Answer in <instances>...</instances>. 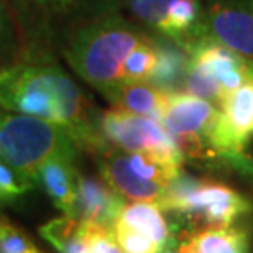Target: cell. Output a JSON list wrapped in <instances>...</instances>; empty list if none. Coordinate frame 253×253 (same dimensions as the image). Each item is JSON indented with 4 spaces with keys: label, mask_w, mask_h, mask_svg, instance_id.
<instances>
[{
    "label": "cell",
    "mask_w": 253,
    "mask_h": 253,
    "mask_svg": "<svg viewBox=\"0 0 253 253\" xmlns=\"http://www.w3.org/2000/svg\"><path fill=\"white\" fill-rule=\"evenodd\" d=\"M0 107L64 126L79 150L109 148L85 95L56 64L20 63L0 69Z\"/></svg>",
    "instance_id": "1"
},
{
    "label": "cell",
    "mask_w": 253,
    "mask_h": 253,
    "mask_svg": "<svg viewBox=\"0 0 253 253\" xmlns=\"http://www.w3.org/2000/svg\"><path fill=\"white\" fill-rule=\"evenodd\" d=\"M161 124L194 165L207 169H234L253 183L249 145L234 135L219 107L189 94H171Z\"/></svg>",
    "instance_id": "2"
},
{
    "label": "cell",
    "mask_w": 253,
    "mask_h": 253,
    "mask_svg": "<svg viewBox=\"0 0 253 253\" xmlns=\"http://www.w3.org/2000/svg\"><path fill=\"white\" fill-rule=\"evenodd\" d=\"M146 38L122 17H105L79 28L69 40L64 56L81 79L99 92L122 84L126 56Z\"/></svg>",
    "instance_id": "3"
},
{
    "label": "cell",
    "mask_w": 253,
    "mask_h": 253,
    "mask_svg": "<svg viewBox=\"0 0 253 253\" xmlns=\"http://www.w3.org/2000/svg\"><path fill=\"white\" fill-rule=\"evenodd\" d=\"M79 146L61 125L30 115L0 110V161L15 171L30 188L37 186V174L46 161L78 156Z\"/></svg>",
    "instance_id": "4"
},
{
    "label": "cell",
    "mask_w": 253,
    "mask_h": 253,
    "mask_svg": "<svg viewBox=\"0 0 253 253\" xmlns=\"http://www.w3.org/2000/svg\"><path fill=\"white\" fill-rule=\"evenodd\" d=\"M160 209L192 225L215 229L234 225L239 217L252 211V202L225 184L181 173L169 183Z\"/></svg>",
    "instance_id": "5"
},
{
    "label": "cell",
    "mask_w": 253,
    "mask_h": 253,
    "mask_svg": "<svg viewBox=\"0 0 253 253\" xmlns=\"http://www.w3.org/2000/svg\"><path fill=\"white\" fill-rule=\"evenodd\" d=\"M99 130L109 145L126 153H150L171 163L184 165V156L173 136L155 119L110 109L99 117Z\"/></svg>",
    "instance_id": "6"
},
{
    "label": "cell",
    "mask_w": 253,
    "mask_h": 253,
    "mask_svg": "<svg viewBox=\"0 0 253 253\" xmlns=\"http://www.w3.org/2000/svg\"><path fill=\"white\" fill-rule=\"evenodd\" d=\"M206 37L253 58V0H202Z\"/></svg>",
    "instance_id": "7"
},
{
    "label": "cell",
    "mask_w": 253,
    "mask_h": 253,
    "mask_svg": "<svg viewBox=\"0 0 253 253\" xmlns=\"http://www.w3.org/2000/svg\"><path fill=\"white\" fill-rule=\"evenodd\" d=\"M189 63L219 84L224 94L253 83V58L234 51L224 44L204 38L189 49Z\"/></svg>",
    "instance_id": "8"
},
{
    "label": "cell",
    "mask_w": 253,
    "mask_h": 253,
    "mask_svg": "<svg viewBox=\"0 0 253 253\" xmlns=\"http://www.w3.org/2000/svg\"><path fill=\"white\" fill-rule=\"evenodd\" d=\"M124 206V197L115 192L104 179L100 181L79 174L73 212L69 217L112 230Z\"/></svg>",
    "instance_id": "9"
},
{
    "label": "cell",
    "mask_w": 253,
    "mask_h": 253,
    "mask_svg": "<svg viewBox=\"0 0 253 253\" xmlns=\"http://www.w3.org/2000/svg\"><path fill=\"white\" fill-rule=\"evenodd\" d=\"M99 171L105 183L115 192H119L124 199H131L133 202H151L160 207L166 197L168 188L151 183L136 174L130 168L122 150H104L99 155Z\"/></svg>",
    "instance_id": "10"
},
{
    "label": "cell",
    "mask_w": 253,
    "mask_h": 253,
    "mask_svg": "<svg viewBox=\"0 0 253 253\" xmlns=\"http://www.w3.org/2000/svg\"><path fill=\"white\" fill-rule=\"evenodd\" d=\"M105 99L115 105V109H122L125 112L150 117L161 122L168 105L169 94L151 85L150 83H124L117 87L104 94Z\"/></svg>",
    "instance_id": "11"
},
{
    "label": "cell",
    "mask_w": 253,
    "mask_h": 253,
    "mask_svg": "<svg viewBox=\"0 0 253 253\" xmlns=\"http://www.w3.org/2000/svg\"><path fill=\"white\" fill-rule=\"evenodd\" d=\"M79 173L76 171L74 158L58 156L46 161L37 174V186H40L54 206L64 215H71L76 197V184Z\"/></svg>",
    "instance_id": "12"
},
{
    "label": "cell",
    "mask_w": 253,
    "mask_h": 253,
    "mask_svg": "<svg viewBox=\"0 0 253 253\" xmlns=\"http://www.w3.org/2000/svg\"><path fill=\"white\" fill-rule=\"evenodd\" d=\"M179 245L186 253H249L250 234L235 224L202 229L179 242Z\"/></svg>",
    "instance_id": "13"
},
{
    "label": "cell",
    "mask_w": 253,
    "mask_h": 253,
    "mask_svg": "<svg viewBox=\"0 0 253 253\" xmlns=\"http://www.w3.org/2000/svg\"><path fill=\"white\" fill-rule=\"evenodd\" d=\"M158 51V61L148 83L165 94L184 92V81L189 68V53L179 44L169 40L155 43Z\"/></svg>",
    "instance_id": "14"
},
{
    "label": "cell",
    "mask_w": 253,
    "mask_h": 253,
    "mask_svg": "<svg viewBox=\"0 0 253 253\" xmlns=\"http://www.w3.org/2000/svg\"><path fill=\"white\" fill-rule=\"evenodd\" d=\"M115 224H122L125 227H130L140 234L146 235L148 239L156 242L161 249L169 245L171 242L176 240L173 232L169 229V224L166 222L163 211L158 206L151 202H131L125 204L124 209L120 211L119 219Z\"/></svg>",
    "instance_id": "15"
},
{
    "label": "cell",
    "mask_w": 253,
    "mask_h": 253,
    "mask_svg": "<svg viewBox=\"0 0 253 253\" xmlns=\"http://www.w3.org/2000/svg\"><path fill=\"white\" fill-rule=\"evenodd\" d=\"M89 224L63 215L40 227V235L59 253H87Z\"/></svg>",
    "instance_id": "16"
},
{
    "label": "cell",
    "mask_w": 253,
    "mask_h": 253,
    "mask_svg": "<svg viewBox=\"0 0 253 253\" xmlns=\"http://www.w3.org/2000/svg\"><path fill=\"white\" fill-rule=\"evenodd\" d=\"M219 109L234 135L242 143L249 145L253 138V83L227 94Z\"/></svg>",
    "instance_id": "17"
},
{
    "label": "cell",
    "mask_w": 253,
    "mask_h": 253,
    "mask_svg": "<svg viewBox=\"0 0 253 253\" xmlns=\"http://www.w3.org/2000/svg\"><path fill=\"white\" fill-rule=\"evenodd\" d=\"M158 61V51H156L155 42L140 43L128 56H126L122 68V84L124 83H148Z\"/></svg>",
    "instance_id": "18"
},
{
    "label": "cell",
    "mask_w": 253,
    "mask_h": 253,
    "mask_svg": "<svg viewBox=\"0 0 253 253\" xmlns=\"http://www.w3.org/2000/svg\"><path fill=\"white\" fill-rule=\"evenodd\" d=\"M176 2L178 0H126L131 15L161 35L166 32L168 13Z\"/></svg>",
    "instance_id": "19"
},
{
    "label": "cell",
    "mask_w": 253,
    "mask_h": 253,
    "mask_svg": "<svg viewBox=\"0 0 253 253\" xmlns=\"http://www.w3.org/2000/svg\"><path fill=\"white\" fill-rule=\"evenodd\" d=\"M0 253H40V250L18 225L0 215Z\"/></svg>",
    "instance_id": "20"
},
{
    "label": "cell",
    "mask_w": 253,
    "mask_h": 253,
    "mask_svg": "<svg viewBox=\"0 0 253 253\" xmlns=\"http://www.w3.org/2000/svg\"><path fill=\"white\" fill-rule=\"evenodd\" d=\"M112 232L120 247V250L124 253H161L163 252V249H161L156 242L148 239V237L143 234H140V232L130 229V227L115 224Z\"/></svg>",
    "instance_id": "21"
},
{
    "label": "cell",
    "mask_w": 253,
    "mask_h": 253,
    "mask_svg": "<svg viewBox=\"0 0 253 253\" xmlns=\"http://www.w3.org/2000/svg\"><path fill=\"white\" fill-rule=\"evenodd\" d=\"M28 191L32 188L22 183L12 168L0 161V204H12Z\"/></svg>",
    "instance_id": "22"
},
{
    "label": "cell",
    "mask_w": 253,
    "mask_h": 253,
    "mask_svg": "<svg viewBox=\"0 0 253 253\" xmlns=\"http://www.w3.org/2000/svg\"><path fill=\"white\" fill-rule=\"evenodd\" d=\"M87 253H124V252L120 250L112 230L89 224Z\"/></svg>",
    "instance_id": "23"
},
{
    "label": "cell",
    "mask_w": 253,
    "mask_h": 253,
    "mask_svg": "<svg viewBox=\"0 0 253 253\" xmlns=\"http://www.w3.org/2000/svg\"><path fill=\"white\" fill-rule=\"evenodd\" d=\"M10 42H12V32H10L8 17H7V13H5L2 0H0V59L3 58Z\"/></svg>",
    "instance_id": "24"
},
{
    "label": "cell",
    "mask_w": 253,
    "mask_h": 253,
    "mask_svg": "<svg viewBox=\"0 0 253 253\" xmlns=\"http://www.w3.org/2000/svg\"><path fill=\"white\" fill-rule=\"evenodd\" d=\"M28 2L40 5V7H46V8H68L76 0H28Z\"/></svg>",
    "instance_id": "25"
},
{
    "label": "cell",
    "mask_w": 253,
    "mask_h": 253,
    "mask_svg": "<svg viewBox=\"0 0 253 253\" xmlns=\"http://www.w3.org/2000/svg\"><path fill=\"white\" fill-rule=\"evenodd\" d=\"M161 253H186L183 249H181V245H179V242L178 240H173L171 242L169 245H166L165 249H163V252Z\"/></svg>",
    "instance_id": "26"
}]
</instances>
